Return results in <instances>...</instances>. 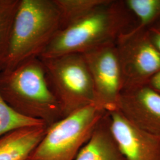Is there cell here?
Masks as SVG:
<instances>
[{
  "label": "cell",
  "instance_id": "cell-7",
  "mask_svg": "<svg viewBox=\"0 0 160 160\" xmlns=\"http://www.w3.org/2000/svg\"><path fill=\"white\" fill-rule=\"evenodd\" d=\"M82 55L92 77L95 105L107 112L117 110L123 83L115 43L98 47Z\"/></svg>",
  "mask_w": 160,
  "mask_h": 160
},
{
  "label": "cell",
  "instance_id": "cell-2",
  "mask_svg": "<svg viewBox=\"0 0 160 160\" xmlns=\"http://www.w3.org/2000/svg\"><path fill=\"white\" fill-rule=\"evenodd\" d=\"M0 94L18 113L41 120L48 127L63 118L39 58L30 59L11 70L0 71Z\"/></svg>",
  "mask_w": 160,
  "mask_h": 160
},
{
  "label": "cell",
  "instance_id": "cell-5",
  "mask_svg": "<svg viewBox=\"0 0 160 160\" xmlns=\"http://www.w3.org/2000/svg\"><path fill=\"white\" fill-rule=\"evenodd\" d=\"M40 59L63 118L88 106L95 105L92 77L82 54L71 53Z\"/></svg>",
  "mask_w": 160,
  "mask_h": 160
},
{
  "label": "cell",
  "instance_id": "cell-10",
  "mask_svg": "<svg viewBox=\"0 0 160 160\" xmlns=\"http://www.w3.org/2000/svg\"><path fill=\"white\" fill-rule=\"evenodd\" d=\"M74 160H127L111 131L108 112L98 122Z\"/></svg>",
  "mask_w": 160,
  "mask_h": 160
},
{
  "label": "cell",
  "instance_id": "cell-13",
  "mask_svg": "<svg viewBox=\"0 0 160 160\" xmlns=\"http://www.w3.org/2000/svg\"><path fill=\"white\" fill-rule=\"evenodd\" d=\"M105 1L54 0L61 16V29L85 16Z\"/></svg>",
  "mask_w": 160,
  "mask_h": 160
},
{
  "label": "cell",
  "instance_id": "cell-12",
  "mask_svg": "<svg viewBox=\"0 0 160 160\" xmlns=\"http://www.w3.org/2000/svg\"><path fill=\"white\" fill-rule=\"evenodd\" d=\"M20 0H0V71L8 55L14 20Z\"/></svg>",
  "mask_w": 160,
  "mask_h": 160
},
{
  "label": "cell",
  "instance_id": "cell-4",
  "mask_svg": "<svg viewBox=\"0 0 160 160\" xmlns=\"http://www.w3.org/2000/svg\"><path fill=\"white\" fill-rule=\"evenodd\" d=\"M106 113L92 104L48 126L26 160H74Z\"/></svg>",
  "mask_w": 160,
  "mask_h": 160
},
{
  "label": "cell",
  "instance_id": "cell-6",
  "mask_svg": "<svg viewBox=\"0 0 160 160\" xmlns=\"http://www.w3.org/2000/svg\"><path fill=\"white\" fill-rule=\"evenodd\" d=\"M116 47L122 73L123 90L148 84L160 71V52L146 29L134 28L122 34Z\"/></svg>",
  "mask_w": 160,
  "mask_h": 160
},
{
  "label": "cell",
  "instance_id": "cell-1",
  "mask_svg": "<svg viewBox=\"0 0 160 160\" xmlns=\"http://www.w3.org/2000/svg\"><path fill=\"white\" fill-rule=\"evenodd\" d=\"M137 26L124 0H106L85 16L61 29L39 58L71 53L84 54L116 43Z\"/></svg>",
  "mask_w": 160,
  "mask_h": 160
},
{
  "label": "cell",
  "instance_id": "cell-9",
  "mask_svg": "<svg viewBox=\"0 0 160 160\" xmlns=\"http://www.w3.org/2000/svg\"><path fill=\"white\" fill-rule=\"evenodd\" d=\"M111 131L127 160H160V138L133 125L118 110L108 112Z\"/></svg>",
  "mask_w": 160,
  "mask_h": 160
},
{
  "label": "cell",
  "instance_id": "cell-15",
  "mask_svg": "<svg viewBox=\"0 0 160 160\" xmlns=\"http://www.w3.org/2000/svg\"><path fill=\"white\" fill-rule=\"evenodd\" d=\"M43 125H46L41 120L30 119L18 113L6 103L0 94V138L20 128Z\"/></svg>",
  "mask_w": 160,
  "mask_h": 160
},
{
  "label": "cell",
  "instance_id": "cell-14",
  "mask_svg": "<svg viewBox=\"0 0 160 160\" xmlns=\"http://www.w3.org/2000/svg\"><path fill=\"white\" fill-rule=\"evenodd\" d=\"M137 22L136 28L146 29L160 20V0H124Z\"/></svg>",
  "mask_w": 160,
  "mask_h": 160
},
{
  "label": "cell",
  "instance_id": "cell-11",
  "mask_svg": "<svg viewBox=\"0 0 160 160\" xmlns=\"http://www.w3.org/2000/svg\"><path fill=\"white\" fill-rule=\"evenodd\" d=\"M48 126H29L0 138V160H26L46 133Z\"/></svg>",
  "mask_w": 160,
  "mask_h": 160
},
{
  "label": "cell",
  "instance_id": "cell-16",
  "mask_svg": "<svg viewBox=\"0 0 160 160\" xmlns=\"http://www.w3.org/2000/svg\"><path fill=\"white\" fill-rule=\"evenodd\" d=\"M146 30L149 39L160 52V20L149 26Z\"/></svg>",
  "mask_w": 160,
  "mask_h": 160
},
{
  "label": "cell",
  "instance_id": "cell-8",
  "mask_svg": "<svg viewBox=\"0 0 160 160\" xmlns=\"http://www.w3.org/2000/svg\"><path fill=\"white\" fill-rule=\"evenodd\" d=\"M117 110L140 129L160 138V93L148 84L123 90Z\"/></svg>",
  "mask_w": 160,
  "mask_h": 160
},
{
  "label": "cell",
  "instance_id": "cell-17",
  "mask_svg": "<svg viewBox=\"0 0 160 160\" xmlns=\"http://www.w3.org/2000/svg\"><path fill=\"white\" fill-rule=\"evenodd\" d=\"M148 85L160 93V71L150 80Z\"/></svg>",
  "mask_w": 160,
  "mask_h": 160
},
{
  "label": "cell",
  "instance_id": "cell-3",
  "mask_svg": "<svg viewBox=\"0 0 160 160\" xmlns=\"http://www.w3.org/2000/svg\"><path fill=\"white\" fill-rule=\"evenodd\" d=\"M61 27L54 0H20L8 55L1 70H11L40 58Z\"/></svg>",
  "mask_w": 160,
  "mask_h": 160
}]
</instances>
